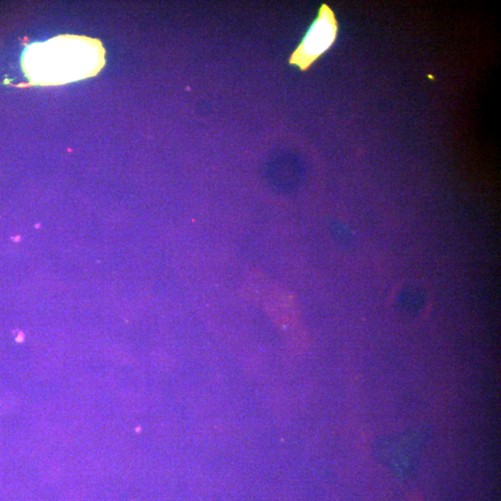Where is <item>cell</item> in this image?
I'll use <instances>...</instances> for the list:
<instances>
[{"label":"cell","instance_id":"277c9868","mask_svg":"<svg viewBox=\"0 0 501 501\" xmlns=\"http://www.w3.org/2000/svg\"><path fill=\"white\" fill-rule=\"evenodd\" d=\"M335 230V234H336L338 239L340 242L345 243V244H349L351 242V239H350V233L348 230H346V228L343 227H334Z\"/></svg>","mask_w":501,"mask_h":501},{"label":"cell","instance_id":"7a4b0ae2","mask_svg":"<svg viewBox=\"0 0 501 501\" xmlns=\"http://www.w3.org/2000/svg\"><path fill=\"white\" fill-rule=\"evenodd\" d=\"M338 34L339 23L334 11L330 5L323 3L315 20L290 54L289 64L298 67L302 72H307L333 47Z\"/></svg>","mask_w":501,"mask_h":501},{"label":"cell","instance_id":"6da1fadb","mask_svg":"<svg viewBox=\"0 0 501 501\" xmlns=\"http://www.w3.org/2000/svg\"><path fill=\"white\" fill-rule=\"evenodd\" d=\"M105 64L100 40L82 35H58L32 44L23 53L22 66L33 86H61L97 76Z\"/></svg>","mask_w":501,"mask_h":501},{"label":"cell","instance_id":"3957f363","mask_svg":"<svg viewBox=\"0 0 501 501\" xmlns=\"http://www.w3.org/2000/svg\"><path fill=\"white\" fill-rule=\"evenodd\" d=\"M425 302V293L417 287H408L403 290L397 299V304L403 310L415 312L423 307Z\"/></svg>","mask_w":501,"mask_h":501}]
</instances>
